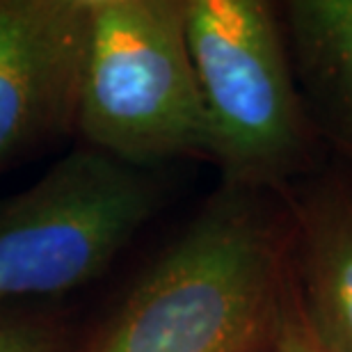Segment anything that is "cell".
Segmentation results:
<instances>
[{"label": "cell", "mask_w": 352, "mask_h": 352, "mask_svg": "<svg viewBox=\"0 0 352 352\" xmlns=\"http://www.w3.org/2000/svg\"><path fill=\"white\" fill-rule=\"evenodd\" d=\"M291 279L281 192L220 183L85 352H270Z\"/></svg>", "instance_id": "1"}, {"label": "cell", "mask_w": 352, "mask_h": 352, "mask_svg": "<svg viewBox=\"0 0 352 352\" xmlns=\"http://www.w3.org/2000/svg\"><path fill=\"white\" fill-rule=\"evenodd\" d=\"M188 44L222 183L284 192L320 167L322 142L295 78L281 10L188 0Z\"/></svg>", "instance_id": "2"}, {"label": "cell", "mask_w": 352, "mask_h": 352, "mask_svg": "<svg viewBox=\"0 0 352 352\" xmlns=\"http://www.w3.org/2000/svg\"><path fill=\"white\" fill-rule=\"evenodd\" d=\"M76 131L146 170L213 153L188 44V0H91Z\"/></svg>", "instance_id": "3"}, {"label": "cell", "mask_w": 352, "mask_h": 352, "mask_svg": "<svg viewBox=\"0 0 352 352\" xmlns=\"http://www.w3.org/2000/svg\"><path fill=\"white\" fill-rule=\"evenodd\" d=\"M158 201V183L140 167L91 146L67 153L34 186L0 201V305L89 284Z\"/></svg>", "instance_id": "4"}, {"label": "cell", "mask_w": 352, "mask_h": 352, "mask_svg": "<svg viewBox=\"0 0 352 352\" xmlns=\"http://www.w3.org/2000/svg\"><path fill=\"white\" fill-rule=\"evenodd\" d=\"M91 0H0V170L76 129Z\"/></svg>", "instance_id": "5"}, {"label": "cell", "mask_w": 352, "mask_h": 352, "mask_svg": "<svg viewBox=\"0 0 352 352\" xmlns=\"http://www.w3.org/2000/svg\"><path fill=\"white\" fill-rule=\"evenodd\" d=\"M281 197L305 318L325 352H352V179L320 165Z\"/></svg>", "instance_id": "6"}, {"label": "cell", "mask_w": 352, "mask_h": 352, "mask_svg": "<svg viewBox=\"0 0 352 352\" xmlns=\"http://www.w3.org/2000/svg\"><path fill=\"white\" fill-rule=\"evenodd\" d=\"M281 19L309 117L352 179V0H291Z\"/></svg>", "instance_id": "7"}, {"label": "cell", "mask_w": 352, "mask_h": 352, "mask_svg": "<svg viewBox=\"0 0 352 352\" xmlns=\"http://www.w3.org/2000/svg\"><path fill=\"white\" fill-rule=\"evenodd\" d=\"M65 343L67 334L55 320L0 311V352H62Z\"/></svg>", "instance_id": "8"}, {"label": "cell", "mask_w": 352, "mask_h": 352, "mask_svg": "<svg viewBox=\"0 0 352 352\" xmlns=\"http://www.w3.org/2000/svg\"><path fill=\"white\" fill-rule=\"evenodd\" d=\"M270 352H325V348L318 343V339H316V334L311 332V327H309V322L305 318V311H302L298 298V288H295L293 279L291 286H288Z\"/></svg>", "instance_id": "9"}]
</instances>
